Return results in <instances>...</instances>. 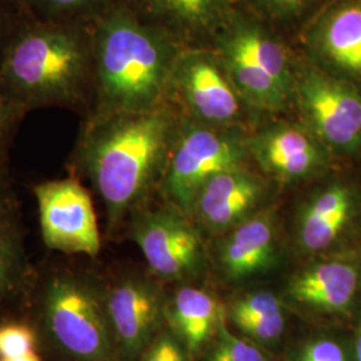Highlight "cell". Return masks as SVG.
<instances>
[{
    "mask_svg": "<svg viewBox=\"0 0 361 361\" xmlns=\"http://www.w3.org/2000/svg\"><path fill=\"white\" fill-rule=\"evenodd\" d=\"M180 119L171 101L153 110L86 119L70 169L99 195L109 232L146 205L158 189Z\"/></svg>",
    "mask_w": 361,
    "mask_h": 361,
    "instance_id": "cell-1",
    "label": "cell"
},
{
    "mask_svg": "<svg viewBox=\"0 0 361 361\" xmlns=\"http://www.w3.org/2000/svg\"><path fill=\"white\" fill-rule=\"evenodd\" d=\"M183 47L137 11L111 4L92 22L94 89L87 118L146 111L170 102Z\"/></svg>",
    "mask_w": 361,
    "mask_h": 361,
    "instance_id": "cell-2",
    "label": "cell"
},
{
    "mask_svg": "<svg viewBox=\"0 0 361 361\" xmlns=\"http://www.w3.org/2000/svg\"><path fill=\"white\" fill-rule=\"evenodd\" d=\"M92 89V23L23 13L0 58V94L26 113L39 107L89 113Z\"/></svg>",
    "mask_w": 361,
    "mask_h": 361,
    "instance_id": "cell-3",
    "label": "cell"
},
{
    "mask_svg": "<svg viewBox=\"0 0 361 361\" xmlns=\"http://www.w3.org/2000/svg\"><path fill=\"white\" fill-rule=\"evenodd\" d=\"M233 83L253 113L279 114L292 106L297 58L256 13L237 8L210 39Z\"/></svg>",
    "mask_w": 361,
    "mask_h": 361,
    "instance_id": "cell-4",
    "label": "cell"
},
{
    "mask_svg": "<svg viewBox=\"0 0 361 361\" xmlns=\"http://www.w3.org/2000/svg\"><path fill=\"white\" fill-rule=\"evenodd\" d=\"M43 335L66 361H118L106 289L85 271H55L40 296Z\"/></svg>",
    "mask_w": 361,
    "mask_h": 361,
    "instance_id": "cell-5",
    "label": "cell"
},
{
    "mask_svg": "<svg viewBox=\"0 0 361 361\" xmlns=\"http://www.w3.org/2000/svg\"><path fill=\"white\" fill-rule=\"evenodd\" d=\"M245 126L221 128L182 114L158 190L165 202L190 216L195 194L213 176L250 162ZM252 164V162H250Z\"/></svg>",
    "mask_w": 361,
    "mask_h": 361,
    "instance_id": "cell-6",
    "label": "cell"
},
{
    "mask_svg": "<svg viewBox=\"0 0 361 361\" xmlns=\"http://www.w3.org/2000/svg\"><path fill=\"white\" fill-rule=\"evenodd\" d=\"M297 121L336 158H361V90L297 59L292 106Z\"/></svg>",
    "mask_w": 361,
    "mask_h": 361,
    "instance_id": "cell-7",
    "label": "cell"
},
{
    "mask_svg": "<svg viewBox=\"0 0 361 361\" xmlns=\"http://www.w3.org/2000/svg\"><path fill=\"white\" fill-rule=\"evenodd\" d=\"M204 233L193 219L171 204L137 209L129 217V237L158 280L193 283L207 271Z\"/></svg>",
    "mask_w": 361,
    "mask_h": 361,
    "instance_id": "cell-8",
    "label": "cell"
},
{
    "mask_svg": "<svg viewBox=\"0 0 361 361\" xmlns=\"http://www.w3.org/2000/svg\"><path fill=\"white\" fill-rule=\"evenodd\" d=\"M173 98L183 116L212 126L247 128L253 113L212 47L182 49L171 78Z\"/></svg>",
    "mask_w": 361,
    "mask_h": 361,
    "instance_id": "cell-9",
    "label": "cell"
},
{
    "mask_svg": "<svg viewBox=\"0 0 361 361\" xmlns=\"http://www.w3.org/2000/svg\"><path fill=\"white\" fill-rule=\"evenodd\" d=\"M360 219V183L337 170L326 174L297 205L293 219L297 253L313 258L345 250L341 246Z\"/></svg>",
    "mask_w": 361,
    "mask_h": 361,
    "instance_id": "cell-10",
    "label": "cell"
},
{
    "mask_svg": "<svg viewBox=\"0 0 361 361\" xmlns=\"http://www.w3.org/2000/svg\"><path fill=\"white\" fill-rule=\"evenodd\" d=\"M249 159L276 185L317 180L338 159L298 121L276 119L249 131Z\"/></svg>",
    "mask_w": 361,
    "mask_h": 361,
    "instance_id": "cell-11",
    "label": "cell"
},
{
    "mask_svg": "<svg viewBox=\"0 0 361 361\" xmlns=\"http://www.w3.org/2000/svg\"><path fill=\"white\" fill-rule=\"evenodd\" d=\"M44 245L66 255L97 257L101 233L89 190L77 176L34 186Z\"/></svg>",
    "mask_w": 361,
    "mask_h": 361,
    "instance_id": "cell-12",
    "label": "cell"
},
{
    "mask_svg": "<svg viewBox=\"0 0 361 361\" xmlns=\"http://www.w3.org/2000/svg\"><path fill=\"white\" fill-rule=\"evenodd\" d=\"M302 56L361 90V0H331L305 22Z\"/></svg>",
    "mask_w": 361,
    "mask_h": 361,
    "instance_id": "cell-13",
    "label": "cell"
},
{
    "mask_svg": "<svg viewBox=\"0 0 361 361\" xmlns=\"http://www.w3.org/2000/svg\"><path fill=\"white\" fill-rule=\"evenodd\" d=\"M276 186L250 162L226 169L195 194L190 217L201 232L214 238L271 207Z\"/></svg>",
    "mask_w": 361,
    "mask_h": 361,
    "instance_id": "cell-14",
    "label": "cell"
},
{
    "mask_svg": "<svg viewBox=\"0 0 361 361\" xmlns=\"http://www.w3.org/2000/svg\"><path fill=\"white\" fill-rule=\"evenodd\" d=\"M166 302L161 286L143 276L123 277L106 289L118 361H140L166 323Z\"/></svg>",
    "mask_w": 361,
    "mask_h": 361,
    "instance_id": "cell-15",
    "label": "cell"
},
{
    "mask_svg": "<svg viewBox=\"0 0 361 361\" xmlns=\"http://www.w3.org/2000/svg\"><path fill=\"white\" fill-rule=\"evenodd\" d=\"M361 253L348 249L310 258L285 286V304L310 314H344L360 290Z\"/></svg>",
    "mask_w": 361,
    "mask_h": 361,
    "instance_id": "cell-16",
    "label": "cell"
},
{
    "mask_svg": "<svg viewBox=\"0 0 361 361\" xmlns=\"http://www.w3.org/2000/svg\"><path fill=\"white\" fill-rule=\"evenodd\" d=\"M210 256L228 284L247 283L274 271L281 258L276 207H267L214 237Z\"/></svg>",
    "mask_w": 361,
    "mask_h": 361,
    "instance_id": "cell-17",
    "label": "cell"
},
{
    "mask_svg": "<svg viewBox=\"0 0 361 361\" xmlns=\"http://www.w3.org/2000/svg\"><path fill=\"white\" fill-rule=\"evenodd\" d=\"M241 0H141L137 13L185 47H205Z\"/></svg>",
    "mask_w": 361,
    "mask_h": 361,
    "instance_id": "cell-18",
    "label": "cell"
},
{
    "mask_svg": "<svg viewBox=\"0 0 361 361\" xmlns=\"http://www.w3.org/2000/svg\"><path fill=\"white\" fill-rule=\"evenodd\" d=\"M225 320V308L204 289L185 285L166 302V324L189 356L204 352Z\"/></svg>",
    "mask_w": 361,
    "mask_h": 361,
    "instance_id": "cell-19",
    "label": "cell"
},
{
    "mask_svg": "<svg viewBox=\"0 0 361 361\" xmlns=\"http://www.w3.org/2000/svg\"><path fill=\"white\" fill-rule=\"evenodd\" d=\"M32 277L16 205L0 213V304L16 296Z\"/></svg>",
    "mask_w": 361,
    "mask_h": 361,
    "instance_id": "cell-20",
    "label": "cell"
},
{
    "mask_svg": "<svg viewBox=\"0 0 361 361\" xmlns=\"http://www.w3.org/2000/svg\"><path fill=\"white\" fill-rule=\"evenodd\" d=\"M22 13L37 20L92 23L113 4L110 0H16Z\"/></svg>",
    "mask_w": 361,
    "mask_h": 361,
    "instance_id": "cell-21",
    "label": "cell"
},
{
    "mask_svg": "<svg viewBox=\"0 0 361 361\" xmlns=\"http://www.w3.org/2000/svg\"><path fill=\"white\" fill-rule=\"evenodd\" d=\"M202 353V361H276L268 349L229 331L226 316L214 338Z\"/></svg>",
    "mask_w": 361,
    "mask_h": 361,
    "instance_id": "cell-22",
    "label": "cell"
},
{
    "mask_svg": "<svg viewBox=\"0 0 361 361\" xmlns=\"http://www.w3.org/2000/svg\"><path fill=\"white\" fill-rule=\"evenodd\" d=\"M0 361H43L35 329L26 323L0 324Z\"/></svg>",
    "mask_w": 361,
    "mask_h": 361,
    "instance_id": "cell-23",
    "label": "cell"
},
{
    "mask_svg": "<svg viewBox=\"0 0 361 361\" xmlns=\"http://www.w3.org/2000/svg\"><path fill=\"white\" fill-rule=\"evenodd\" d=\"M289 310L261 314V316H245L229 320L247 340L258 344L262 348L269 349L284 338L288 328Z\"/></svg>",
    "mask_w": 361,
    "mask_h": 361,
    "instance_id": "cell-24",
    "label": "cell"
},
{
    "mask_svg": "<svg viewBox=\"0 0 361 361\" xmlns=\"http://www.w3.org/2000/svg\"><path fill=\"white\" fill-rule=\"evenodd\" d=\"M247 10L265 22L292 23L319 11L331 0H244ZM307 19V20H308Z\"/></svg>",
    "mask_w": 361,
    "mask_h": 361,
    "instance_id": "cell-25",
    "label": "cell"
},
{
    "mask_svg": "<svg viewBox=\"0 0 361 361\" xmlns=\"http://www.w3.org/2000/svg\"><path fill=\"white\" fill-rule=\"evenodd\" d=\"M285 361H350L345 347L329 336H310L288 350Z\"/></svg>",
    "mask_w": 361,
    "mask_h": 361,
    "instance_id": "cell-26",
    "label": "cell"
},
{
    "mask_svg": "<svg viewBox=\"0 0 361 361\" xmlns=\"http://www.w3.org/2000/svg\"><path fill=\"white\" fill-rule=\"evenodd\" d=\"M283 296H279L271 290H253L243 296L237 297L225 308V316L228 320L245 317V316H261L288 310Z\"/></svg>",
    "mask_w": 361,
    "mask_h": 361,
    "instance_id": "cell-27",
    "label": "cell"
},
{
    "mask_svg": "<svg viewBox=\"0 0 361 361\" xmlns=\"http://www.w3.org/2000/svg\"><path fill=\"white\" fill-rule=\"evenodd\" d=\"M26 111L0 94V165H7L13 134Z\"/></svg>",
    "mask_w": 361,
    "mask_h": 361,
    "instance_id": "cell-28",
    "label": "cell"
},
{
    "mask_svg": "<svg viewBox=\"0 0 361 361\" xmlns=\"http://www.w3.org/2000/svg\"><path fill=\"white\" fill-rule=\"evenodd\" d=\"M22 10L18 3L0 0V58L4 50V46L10 38L15 26L22 18Z\"/></svg>",
    "mask_w": 361,
    "mask_h": 361,
    "instance_id": "cell-29",
    "label": "cell"
},
{
    "mask_svg": "<svg viewBox=\"0 0 361 361\" xmlns=\"http://www.w3.org/2000/svg\"><path fill=\"white\" fill-rule=\"evenodd\" d=\"M170 340H171V332L162 331L159 335L155 337L154 341L143 352L140 361L168 360Z\"/></svg>",
    "mask_w": 361,
    "mask_h": 361,
    "instance_id": "cell-30",
    "label": "cell"
},
{
    "mask_svg": "<svg viewBox=\"0 0 361 361\" xmlns=\"http://www.w3.org/2000/svg\"><path fill=\"white\" fill-rule=\"evenodd\" d=\"M15 205L16 202L11 188L8 168L7 165H0V213Z\"/></svg>",
    "mask_w": 361,
    "mask_h": 361,
    "instance_id": "cell-31",
    "label": "cell"
},
{
    "mask_svg": "<svg viewBox=\"0 0 361 361\" xmlns=\"http://www.w3.org/2000/svg\"><path fill=\"white\" fill-rule=\"evenodd\" d=\"M188 350L180 343V340L171 334V340L169 345L168 360L166 361H190Z\"/></svg>",
    "mask_w": 361,
    "mask_h": 361,
    "instance_id": "cell-32",
    "label": "cell"
},
{
    "mask_svg": "<svg viewBox=\"0 0 361 361\" xmlns=\"http://www.w3.org/2000/svg\"><path fill=\"white\" fill-rule=\"evenodd\" d=\"M353 361H361V314L356 329L355 337V348H353Z\"/></svg>",
    "mask_w": 361,
    "mask_h": 361,
    "instance_id": "cell-33",
    "label": "cell"
},
{
    "mask_svg": "<svg viewBox=\"0 0 361 361\" xmlns=\"http://www.w3.org/2000/svg\"><path fill=\"white\" fill-rule=\"evenodd\" d=\"M113 4H119V6H125V7H129L131 10L137 11L138 7H140V3L141 0H110Z\"/></svg>",
    "mask_w": 361,
    "mask_h": 361,
    "instance_id": "cell-34",
    "label": "cell"
},
{
    "mask_svg": "<svg viewBox=\"0 0 361 361\" xmlns=\"http://www.w3.org/2000/svg\"><path fill=\"white\" fill-rule=\"evenodd\" d=\"M6 1H15L16 3V0H6Z\"/></svg>",
    "mask_w": 361,
    "mask_h": 361,
    "instance_id": "cell-35",
    "label": "cell"
}]
</instances>
